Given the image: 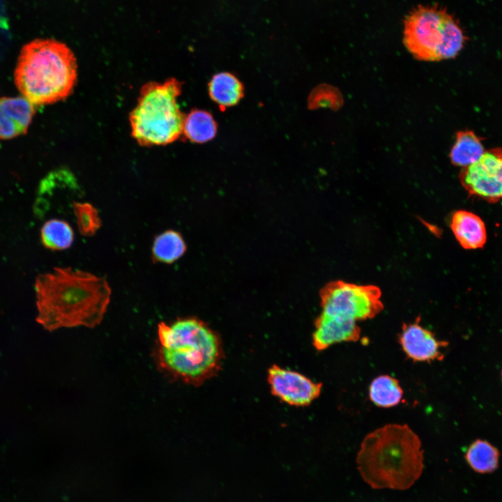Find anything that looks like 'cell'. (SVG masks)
<instances>
[{"label":"cell","mask_w":502,"mask_h":502,"mask_svg":"<svg viewBox=\"0 0 502 502\" xmlns=\"http://www.w3.org/2000/svg\"><path fill=\"white\" fill-rule=\"evenodd\" d=\"M34 288L36 320L48 331L98 326L112 294L105 277L70 267H55L52 272L39 274Z\"/></svg>","instance_id":"6da1fadb"},{"label":"cell","mask_w":502,"mask_h":502,"mask_svg":"<svg viewBox=\"0 0 502 502\" xmlns=\"http://www.w3.org/2000/svg\"><path fill=\"white\" fill-rule=\"evenodd\" d=\"M156 362L174 379L199 386L213 377L224 358L222 340L196 318H180L158 325Z\"/></svg>","instance_id":"7a4b0ae2"},{"label":"cell","mask_w":502,"mask_h":502,"mask_svg":"<svg viewBox=\"0 0 502 502\" xmlns=\"http://www.w3.org/2000/svg\"><path fill=\"white\" fill-rule=\"evenodd\" d=\"M423 459L418 436L407 425L388 424L364 438L356 462L372 488L404 490L420 476Z\"/></svg>","instance_id":"3957f363"},{"label":"cell","mask_w":502,"mask_h":502,"mask_svg":"<svg viewBox=\"0 0 502 502\" xmlns=\"http://www.w3.org/2000/svg\"><path fill=\"white\" fill-rule=\"evenodd\" d=\"M77 66L71 50L53 39L24 45L17 59L15 82L26 99L36 105L65 100L73 92Z\"/></svg>","instance_id":"277c9868"},{"label":"cell","mask_w":502,"mask_h":502,"mask_svg":"<svg viewBox=\"0 0 502 502\" xmlns=\"http://www.w3.org/2000/svg\"><path fill=\"white\" fill-rule=\"evenodd\" d=\"M181 91V84L174 78L162 83L149 82L142 87L129 117L132 135L138 144L166 145L183 134L185 116L177 104Z\"/></svg>","instance_id":"5b68a950"},{"label":"cell","mask_w":502,"mask_h":502,"mask_svg":"<svg viewBox=\"0 0 502 502\" xmlns=\"http://www.w3.org/2000/svg\"><path fill=\"white\" fill-rule=\"evenodd\" d=\"M403 43L417 59L438 61L455 57L466 37L454 17L438 6H418L404 21Z\"/></svg>","instance_id":"8992f818"},{"label":"cell","mask_w":502,"mask_h":502,"mask_svg":"<svg viewBox=\"0 0 502 502\" xmlns=\"http://www.w3.org/2000/svg\"><path fill=\"white\" fill-rule=\"evenodd\" d=\"M381 296L376 286L333 281L321 291V312L355 321L372 319L383 309Z\"/></svg>","instance_id":"52a82bcc"},{"label":"cell","mask_w":502,"mask_h":502,"mask_svg":"<svg viewBox=\"0 0 502 502\" xmlns=\"http://www.w3.org/2000/svg\"><path fill=\"white\" fill-rule=\"evenodd\" d=\"M460 183L471 196L490 203L502 199V149L494 148L483 153L472 165L462 167Z\"/></svg>","instance_id":"ba28073f"},{"label":"cell","mask_w":502,"mask_h":502,"mask_svg":"<svg viewBox=\"0 0 502 502\" xmlns=\"http://www.w3.org/2000/svg\"><path fill=\"white\" fill-rule=\"evenodd\" d=\"M267 379L272 394L291 406H308L321 392V383L276 365L268 368Z\"/></svg>","instance_id":"9c48e42d"},{"label":"cell","mask_w":502,"mask_h":502,"mask_svg":"<svg viewBox=\"0 0 502 502\" xmlns=\"http://www.w3.org/2000/svg\"><path fill=\"white\" fill-rule=\"evenodd\" d=\"M398 341L406 356L414 362L442 360L441 349L448 345L447 341L438 340L429 330L419 324V319L411 324H404Z\"/></svg>","instance_id":"30bf717a"},{"label":"cell","mask_w":502,"mask_h":502,"mask_svg":"<svg viewBox=\"0 0 502 502\" xmlns=\"http://www.w3.org/2000/svg\"><path fill=\"white\" fill-rule=\"evenodd\" d=\"M314 326L312 344L319 351H324L334 344L358 342L360 338V328L353 320L321 312L317 318Z\"/></svg>","instance_id":"8fae6325"},{"label":"cell","mask_w":502,"mask_h":502,"mask_svg":"<svg viewBox=\"0 0 502 502\" xmlns=\"http://www.w3.org/2000/svg\"><path fill=\"white\" fill-rule=\"evenodd\" d=\"M35 113L34 105L24 97L0 100V140L25 134Z\"/></svg>","instance_id":"7c38bea8"},{"label":"cell","mask_w":502,"mask_h":502,"mask_svg":"<svg viewBox=\"0 0 502 502\" xmlns=\"http://www.w3.org/2000/svg\"><path fill=\"white\" fill-rule=\"evenodd\" d=\"M450 227L457 241L464 249L481 248L487 241L485 222L478 215L471 211H455L451 218Z\"/></svg>","instance_id":"4fadbf2b"},{"label":"cell","mask_w":502,"mask_h":502,"mask_svg":"<svg viewBox=\"0 0 502 502\" xmlns=\"http://www.w3.org/2000/svg\"><path fill=\"white\" fill-rule=\"evenodd\" d=\"M485 152L480 138L466 130L457 133L449 157L452 165L462 168L478 161Z\"/></svg>","instance_id":"5bb4252c"},{"label":"cell","mask_w":502,"mask_h":502,"mask_svg":"<svg viewBox=\"0 0 502 502\" xmlns=\"http://www.w3.org/2000/svg\"><path fill=\"white\" fill-rule=\"evenodd\" d=\"M208 90L213 100L222 108L236 105L243 96L241 83L228 73L214 75L209 83Z\"/></svg>","instance_id":"9a60e30c"},{"label":"cell","mask_w":502,"mask_h":502,"mask_svg":"<svg viewBox=\"0 0 502 502\" xmlns=\"http://www.w3.org/2000/svg\"><path fill=\"white\" fill-rule=\"evenodd\" d=\"M186 250L181 235L174 230H167L158 235L153 243L151 254L155 262L171 264L183 255Z\"/></svg>","instance_id":"2e32d148"},{"label":"cell","mask_w":502,"mask_h":502,"mask_svg":"<svg viewBox=\"0 0 502 502\" xmlns=\"http://www.w3.org/2000/svg\"><path fill=\"white\" fill-rule=\"evenodd\" d=\"M403 390L399 381L391 376L383 374L374 378L369 387V397L377 406L390 408L402 400Z\"/></svg>","instance_id":"e0dca14e"},{"label":"cell","mask_w":502,"mask_h":502,"mask_svg":"<svg viewBox=\"0 0 502 502\" xmlns=\"http://www.w3.org/2000/svg\"><path fill=\"white\" fill-rule=\"evenodd\" d=\"M216 131L215 121L206 111L195 109L185 116L183 133L193 142H206L215 137Z\"/></svg>","instance_id":"ac0fdd59"},{"label":"cell","mask_w":502,"mask_h":502,"mask_svg":"<svg viewBox=\"0 0 502 502\" xmlns=\"http://www.w3.org/2000/svg\"><path fill=\"white\" fill-rule=\"evenodd\" d=\"M465 459L475 471L490 473L498 467L499 452L488 441L477 439L469 446Z\"/></svg>","instance_id":"d6986e66"},{"label":"cell","mask_w":502,"mask_h":502,"mask_svg":"<svg viewBox=\"0 0 502 502\" xmlns=\"http://www.w3.org/2000/svg\"><path fill=\"white\" fill-rule=\"evenodd\" d=\"M43 245L52 250H63L70 248L74 241L71 226L65 220L52 218L47 220L40 229Z\"/></svg>","instance_id":"ffe728a7"},{"label":"cell","mask_w":502,"mask_h":502,"mask_svg":"<svg viewBox=\"0 0 502 502\" xmlns=\"http://www.w3.org/2000/svg\"><path fill=\"white\" fill-rule=\"evenodd\" d=\"M73 209L79 233L84 236H93L102 225L96 208L88 202L73 201Z\"/></svg>","instance_id":"44dd1931"},{"label":"cell","mask_w":502,"mask_h":502,"mask_svg":"<svg viewBox=\"0 0 502 502\" xmlns=\"http://www.w3.org/2000/svg\"><path fill=\"white\" fill-rule=\"evenodd\" d=\"M501 376H502V372H501Z\"/></svg>","instance_id":"7402d4cb"}]
</instances>
